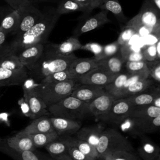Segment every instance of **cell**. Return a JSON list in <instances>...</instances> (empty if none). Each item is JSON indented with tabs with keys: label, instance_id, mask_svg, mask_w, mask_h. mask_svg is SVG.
I'll use <instances>...</instances> for the list:
<instances>
[{
	"label": "cell",
	"instance_id": "cell-25",
	"mask_svg": "<svg viewBox=\"0 0 160 160\" xmlns=\"http://www.w3.org/2000/svg\"><path fill=\"white\" fill-rule=\"evenodd\" d=\"M141 138V142L138 151L142 160H153L160 156V148L156 144L143 136Z\"/></svg>",
	"mask_w": 160,
	"mask_h": 160
},
{
	"label": "cell",
	"instance_id": "cell-59",
	"mask_svg": "<svg viewBox=\"0 0 160 160\" xmlns=\"http://www.w3.org/2000/svg\"><path fill=\"white\" fill-rule=\"evenodd\" d=\"M49 160H55V159H53V158H52V159H49Z\"/></svg>",
	"mask_w": 160,
	"mask_h": 160
},
{
	"label": "cell",
	"instance_id": "cell-53",
	"mask_svg": "<svg viewBox=\"0 0 160 160\" xmlns=\"http://www.w3.org/2000/svg\"><path fill=\"white\" fill-rule=\"evenodd\" d=\"M55 160H74L68 154H64L53 158Z\"/></svg>",
	"mask_w": 160,
	"mask_h": 160
},
{
	"label": "cell",
	"instance_id": "cell-8",
	"mask_svg": "<svg viewBox=\"0 0 160 160\" xmlns=\"http://www.w3.org/2000/svg\"><path fill=\"white\" fill-rule=\"evenodd\" d=\"M22 85L23 98L29 106L32 119H34L42 116H48L49 114L48 107L31 87L28 77L23 82Z\"/></svg>",
	"mask_w": 160,
	"mask_h": 160
},
{
	"label": "cell",
	"instance_id": "cell-26",
	"mask_svg": "<svg viewBox=\"0 0 160 160\" xmlns=\"http://www.w3.org/2000/svg\"><path fill=\"white\" fill-rule=\"evenodd\" d=\"M134 118L136 128L142 136L147 133L155 132L159 129L160 115L151 118Z\"/></svg>",
	"mask_w": 160,
	"mask_h": 160
},
{
	"label": "cell",
	"instance_id": "cell-2",
	"mask_svg": "<svg viewBox=\"0 0 160 160\" xmlns=\"http://www.w3.org/2000/svg\"><path fill=\"white\" fill-rule=\"evenodd\" d=\"M77 58L74 53L61 55L55 51L51 42H46L38 61L27 69L28 75L36 81L40 82L45 77L58 71L66 69L72 61Z\"/></svg>",
	"mask_w": 160,
	"mask_h": 160
},
{
	"label": "cell",
	"instance_id": "cell-38",
	"mask_svg": "<svg viewBox=\"0 0 160 160\" xmlns=\"http://www.w3.org/2000/svg\"><path fill=\"white\" fill-rule=\"evenodd\" d=\"M76 79L72 74H71L68 69L58 71L54 72L42 79L40 82H61L70 79Z\"/></svg>",
	"mask_w": 160,
	"mask_h": 160
},
{
	"label": "cell",
	"instance_id": "cell-17",
	"mask_svg": "<svg viewBox=\"0 0 160 160\" xmlns=\"http://www.w3.org/2000/svg\"><path fill=\"white\" fill-rule=\"evenodd\" d=\"M5 141L8 146L16 151H35L36 149L30 135L22 130L10 138H5Z\"/></svg>",
	"mask_w": 160,
	"mask_h": 160
},
{
	"label": "cell",
	"instance_id": "cell-3",
	"mask_svg": "<svg viewBox=\"0 0 160 160\" xmlns=\"http://www.w3.org/2000/svg\"><path fill=\"white\" fill-rule=\"evenodd\" d=\"M31 87L48 108L63 98L70 96L74 88L79 84L77 78L61 82H41L28 76Z\"/></svg>",
	"mask_w": 160,
	"mask_h": 160
},
{
	"label": "cell",
	"instance_id": "cell-40",
	"mask_svg": "<svg viewBox=\"0 0 160 160\" xmlns=\"http://www.w3.org/2000/svg\"><path fill=\"white\" fill-rule=\"evenodd\" d=\"M120 48L121 46L116 41L113 42L103 46V48L101 53L98 56H96V57L94 56V58L96 61H99V60L112 56L115 54H116L120 50Z\"/></svg>",
	"mask_w": 160,
	"mask_h": 160
},
{
	"label": "cell",
	"instance_id": "cell-45",
	"mask_svg": "<svg viewBox=\"0 0 160 160\" xmlns=\"http://www.w3.org/2000/svg\"><path fill=\"white\" fill-rule=\"evenodd\" d=\"M103 46L97 43V42H88L85 44H82L81 47V50H84V51H88L92 52L94 54V56H99L102 51Z\"/></svg>",
	"mask_w": 160,
	"mask_h": 160
},
{
	"label": "cell",
	"instance_id": "cell-21",
	"mask_svg": "<svg viewBox=\"0 0 160 160\" xmlns=\"http://www.w3.org/2000/svg\"><path fill=\"white\" fill-rule=\"evenodd\" d=\"M104 129V126L99 124L81 128L76 132V138L88 142L96 148Z\"/></svg>",
	"mask_w": 160,
	"mask_h": 160
},
{
	"label": "cell",
	"instance_id": "cell-19",
	"mask_svg": "<svg viewBox=\"0 0 160 160\" xmlns=\"http://www.w3.org/2000/svg\"><path fill=\"white\" fill-rule=\"evenodd\" d=\"M44 46V44H36L23 49L18 53L20 62L26 69L38 61L43 51Z\"/></svg>",
	"mask_w": 160,
	"mask_h": 160
},
{
	"label": "cell",
	"instance_id": "cell-42",
	"mask_svg": "<svg viewBox=\"0 0 160 160\" xmlns=\"http://www.w3.org/2000/svg\"><path fill=\"white\" fill-rule=\"evenodd\" d=\"M147 68L149 71V78L155 82H160V59L152 61H146Z\"/></svg>",
	"mask_w": 160,
	"mask_h": 160
},
{
	"label": "cell",
	"instance_id": "cell-37",
	"mask_svg": "<svg viewBox=\"0 0 160 160\" xmlns=\"http://www.w3.org/2000/svg\"><path fill=\"white\" fill-rule=\"evenodd\" d=\"M119 128L123 131L132 136H142L139 131L138 130L134 122V117L128 116L124 118L117 125Z\"/></svg>",
	"mask_w": 160,
	"mask_h": 160
},
{
	"label": "cell",
	"instance_id": "cell-18",
	"mask_svg": "<svg viewBox=\"0 0 160 160\" xmlns=\"http://www.w3.org/2000/svg\"><path fill=\"white\" fill-rule=\"evenodd\" d=\"M0 67L10 69L19 70L26 68L20 62L18 54L8 44L0 51Z\"/></svg>",
	"mask_w": 160,
	"mask_h": 160
},
{
	"label": "cell",
	"instance_id": "cell-50",
	"mask_svg": "<svg viewBox=\"0 0 160 160\" xmlns=\"http://www.w3.org/2000/svg\"><path fill=\"white\" fill-rule=\"evenodd\" d=\"M19 104L20 106V108H21V110L22 114L25 116L32 119V114H31L29 106L24 98H22L19 101Z\"/></svg>",
	"mask_w": 160,
	"mask_h": 160
},
{
	"label": "cell",
	"instance_id": "cell-47",
	"mask_svg": "<svg viewBox=\"0 0 160 160\" xmlns=\"http://www.w3.org/2000/svg\"><path fill=\"white\" fill-rule=\"evenodd\" d=\"M67 154L74 160H92L72 146L69 148Z\"/></svg>",
	"mask_w": 160,
	"mask_h": 160
},
{
	"label": "cell",
	"instance_id": "cell-57",
	"mask_svg": "<svg viewBox=\"0 0 160 160\" xmlns=\"http://www.w3.org/2000/svg\"><path fill=\"white\" fill-rule=\"evenodd\" d=\"M153 160H160V156H158L156 158H155V159H153Z\"/></svg>",
	"mask_w": 160,
	"mask_h": 160
},
{
	"label": "cell",
	"instance_id": "cell-29",
	"mask_svg": "<svg viewBox=\"0 0 160 160\" xmlns=\"http://www.w3.org/2000/svg\"><path fill=\"white\" fill-rule=\"evenodd\" d=\"M102 4L99 6L101 10H106L111 12L120 24H124L128 19L124 15L122 7L118 0H101Z\"/></svg>",
	"mask_w": 160,
	"mask_h": 160
},
{
	"label": "cell",
	"instance_id": "cell-10",
	"mask_svg": "<svg viewBox=\"0 0 160 160\" xmlns=\"http://www.w3.org/2000/svg\"><path fill=\"white\" fill-rule=\"evenodd\" d=\"M108 11L101 10L97 14L89 17L82 21L73 30L72 35L78 38L84 33L94 30L102 25L110 22L111 20L108 18Z\"/></svg>",
	"mask_w": 160,
	"mask_h": 160
},
{
	"label": "cell",
	"instance_id": "cell-56",
	"mask_svg": "<svg viewBox=\"0 0 160 160\" xmlns=\"http://www.w3.org/2000/svg\"><path fill=\"white\" fill-rule=\"evenodd\" d=\"M39 2H58L60 0H36Z\"/></svg>",
	"mask_w": 160,
	"mask_h": 160
},
{
	"label": "cell",
	"instance_id": "cell-28",
	"mask_svg": "<svg viewBox=\"0 0 160 160\" xmlns=\"http://www.w3.org/2000/svg\"><path fill=\"white\" fill-rule=\"evenodd\" d=\"M51 44L56 52L61 55H69L74 51L79 50L82 46L78 38L71 36L59 44L51 42Z\"/></svg>",
	"mask_w": 160,
	"mask_h": 160
},
{
	"label": "cell",
	"instance_id": "cell-14",
	"mask_svg": "<svg viewBox=\"0 0 160 160\" xmlns=\"http://www.w3.org/2000/svg\"><path fill=\"white\" fill-rule=\"evenodd\" d=\"M50 119L54 131L59 136L76 134L81 126L80 122L76 120L55 116L51 117Z\"/></svg>",
	"mask_w": 160,
	"mask_h": 160
},
{
	"label": "cell",
	"instance_id": "cell-58",
	"mask_svg": "<svg viewBox=\"0 0 160 160\" xmlns=\"http://www.w3.org/2000/svg\"><path fill=\"white\" fill-rule=\"evenodd\" d=\"M2 138H0V142H1V141H2Z\"/></svg>",
	"mask_w": 160,
	"mask_h": 160
},
{
	"label": "cell",
	"instance_id": "cell-27",
	"mask_svg": "<svg viewBox=\"0 0 160 160\" xmlns=\"http://www.w3.org/2000/svg\"><path fill=\"white\" fill-rule=\"evenodd\" d=\"M19 9H12L2 19L0 23V30L7 35L9 34L14 35L19 24Z\"/></svg>",
	"mask_w": 160,
	"mask_h": 160
},
{
	"label": "cell",
	"instance_id": "cell-46",
	"mask_svg": "<svg viewBox=\"0 0 160 160\" xmlns=\"http://www.w3.org/2000/svg\"><path fill=\"white\" fill-rule=\"evenodd\" d=\"M81 6L84 7L89 13L95 8H99L102 4L101 0H75Z\"/></svg>",
	"mask_w": 160,
	"mask_h": 160
},
{
	"label": "cell",
	"instance_id": "cell-24",
	"mask_svg": "<svg viewBox=\"0 0 160 160\" xmlns=\"http://www.w3.org/2000/svg\"><path fill=\"white\" fill-rule=\"evenodd\" d=\"M34 151H16L7 145L5 139H2L0 142V152L8 155L14 160H41Z\"/></svg>",
	"mask_w": 160,
	"mask_h": 160
},
{
	"label": "cell",
	"instance_id": "cell-15",
	"mask_svg": "<svg viewBox=\"0 0 160 160\" xmlns=\"http://www.w3.org/2000/svg\"><path fill=\"white\" fill-rule=\"evenodd\" d=\"M116 98L112 94L105 92L89 103V112L96 118L106 113L111 108Z\"/></svg>",
	"mask_w": 160,
	"mask_h": 160
},
{
	"label": "cell",
	"instance_id": "cell-39",
	"mask_svg": "<svg viewBox=\"0 0 160 160\" xmlns=\"http://www.w3.org/2000/svg\"><path fill=\"white\" fill-rule=\"evenodd\" d=\"M103 160H139L138 157L131 151H119L105 155Z\"/></svg>",
	"mask_w": 160,
	"mask_h": 160
},
{
	"label": "cell",
	"instance_id": "cell-4",
	"mask_svg": "<svg viewBox=\"0 0 160 160\" xmlns=\"http://www.w3.org/2000/svg\"><path fill=\"white\" fill-rule=\"evenodd\" d=\"M140 35L160 34V11L149 0H144L139 12L125 23Z\"/></svg>",
	"mask_w": 160,
	"mask_h": 160
},
{
	"label": "cell",
	"instance_id": "cell-30",
	"mask_svg": "<svg viewBox=\"0 0 160 160\" xmlns=\"http://www.w3.org/2000/svg\"><path fill=\"white\" fill-rule=\"evenodd\" d=\"M70 146L71 144L65 136V137L61 138L60 139L58 138L51 142L45 146V148L53 158L61 154H67Z\"/></svg>",
	"mask_w": 160,
	"mask_h": 160
},
{
	"label": "cell",
	"instance_id": "cell-16",
	"mask_svg": "<svg viewBox=\"0 0 160 160\" xmlns=\"http://www.w3.org/2000/svg\"><path fill=\"white\" fill-rule=\"evenodd\" d=\"M97 66V61L94 57L86 58H76L72 61L67 69L71 74L78 78Z\"/></svg>",
	"mask_w": 160,
	"mask_h": 160
},
{
	"label": "cell",
	"instance_id": "cell-13",
	"mask_svg": "<svg viewBox=\"0 0 160 160\" xmlns=\"http://www.w3.org/2000/svg\"><path fill=\"white\" fill-rule=\"evenodd\" d=\"M28 76L26 68L10 70L0 67V87L22 85Z\"/></svg>",
	"mask_w": 160,
	"mask_h": 160
},
{
	"label": "cell",
	"instance_id": "cell-7",
	"mask_svg": "<svg viewBox=\"0 0 160 160\" xmlns=\"http://www.w3.org/2000/svg\"><path fill=\"white\" fill-rule=\"evenodd\" d=\"M133 106L126 98H117L109 109L97 118L102 121L117 125L124 118L128 117Z\"/></svg>",
	"mask_w": 160,
	"mask_h": 160
},
{
	"label": "cell",
	"instance_id": "cell-43",
	"mask_svg": "<svg viewBox=\"0 0 160 160\" xmlns=\"http://www.w3.org/2000/svg\"><path fill=\"white\" fill-rule=\"evenodd\" d=\"M136 34V31L131 27L125 26L120 32L116 41L120 46H124L130 41L132 36Z\"/></svg>",
	"mask_w": 160,
	"mask_h": 160
},
{
	"label": "cell",
	"instance_id": "cell-51",
	"mask_svg": "<svg viewBox=\"0 0 160 160\" xmlns=\"http://www.w3.org/2000/svg\"><path fill=\"white\" fill-rule=\"evenodd\" d=\"M6 38H7V34L0 30V51L6 45Z\"/></svg>",
	"mask_w": 160,
	"mask_h": 160
},
{
	"label": "cell",
	"instance_id": "cell-33",
	"mask_svg": "<svg viewBox=\"0 0 160 160\" xmlns=\"http://www.w3.org/2000/svg\"><path fill=\"white\" fill-rule=\"evenodd\" d=\"M129 76L130 74L127 71H121L115 76L111 83L104 87L106 91L114 96L116 99L118 98L123 85Z\"/></svg>",
	"mask_w": 160,
	"mask_h": 160
},
{
	"label": "cell",
	"instance_id": "cell-12",
	"mask_svg": "<svg viewBox=\"0 0 160 160\" xmlns=\"http://www.w3.org/2000/svg\"><path fill=\"white\" fill-rule=\"evenodd\" d=\"M105 92L106 90L103 86L79 83L74 88L71 96L80 101L89 103Z\"/></svg>",
	"mask_w": 160,
	"mask_h": 160
},
{
	"label": "cell",
	"instance_id": "cell-22",
	"mask_svg": "<svg viewBox=\"0 0 160 160\" xmlns=\"http://www.w3.org/2000/svg\"><path fill=\"white\" fill-rule=\"evenodd\" d=\"M159 92H160L159 87L153 84L146 90L129 96L126 98L133 106L151 104L154 96Z\"/></svg>",
	"mask_w": 160,
	"mask_h": 160
},
{
	"label": "cell",
	"instance_id": "cell-6",
	"mask_svg": "<svg viewBox=\"0 0 160 160\" xmlns=\"http://www.w3.org/2000/svg\"><path fill=\"white\" fill-rule=\"evenodd\" d=\"M49 114L55 117H61L78 121L83 119L89 112V103L68 96L48 108Z\"/></svg>",
	"mask_w": 160,
	"mask_h": 160
},
{
	"label": "cell",
	"instance_id": "cell-20",
	"mask_svg": "<svg viewBox=\"0 0 160 160\" xmlns=\"http://www.w3.org/2000/svg\"><path fill=\"white\" fill-rule=\"evenodd\" d=\"M98 66L108 72L117 75L122 71V67L125 64L120 50L114 55L97 61Z\"/></svg>",
	"mask_w": 160,
	"mask_h": 160
},
{
	"label": "cell",
	"instance_id": "cell-23",
	"mask_svg": "<svg viewBox=\"0 0 160 160\" xmlns=\"http://www.w3.org/2000/svg\"><path fill=\"white\" fill-rule=\"evenodd\" d=\"M22 131L29 134L55 131L48 116H42L34 119Z\"/></svg>",
	"mask_w": 160,
	"mask_h": 160
},
{
	"label": "cell",
	"instance_id": "cell-5",
	"mask_svg": "<svg viewBox=\"0 0 160 160\" xmlns=\"http://www.w3.org/2000/svg\"><path fill=\"white\" fill-rule=\"evenodd\" d=\"M98 153V158H102L109 153L119 151H128L132 152L134 151L131 143L120 132L113 129H104L96 146Z\"/></svg>",
	"mask_w": 160,
	"mask_h": 160
},
{
	"label": "cell",
	"instance_id": "cell-11",
	"mask_svg": "<svg viewBox=\"0 0 160 160\" xmlns=\"http://www.w3.org/2000/svg\"><path fill=\"white\" fill-rule=\"evenodd\" d=\"M116 75L111 74L97 66L87 73L78 77V82L82 84L103 86L111 83Z\"/></svg>",
	"mask_w": 160,
	"mask_h": 160
},
{
	"label": "cell",
	"instance_id": "cell-9",
	"mask_svg": "<svg viewBox=\"0 0 160 160\" xmlns=\"http://www.w3.org/2000/svg\"><path fill=\"white\" fill-rule=\"evenodd\" d=\"M20 12L19 21L14 35H19L34 26L42 15V11L33 6L31 2L19 9Z\"/></svg>",
	"mask_w": 160,
	"mask_h": 160
},
{
	"label": "cell",
	"instance_id": "cell-54",
	"mask_svg": "<svg viewBox=\"0 0 160 160\" xmlns=\"http://www.w3.org/2000/svg\"><path fill=\"white\" fill-rule=\"evenodd\" d=\"M156 52H157V56L158 59H160V41L158 40L156 43Z\"/></svg>",
	"mask_w": 160,
	"mask_h": 160
},
{
	"label": "cell",
	"instance_id": "cell-35",
	"mask_svg": "<svg viewBox=\"0 0 160 160\" xmlns=\"http://www.w3.org/2000/svg\"><path fill=\"white\" fill-rule=\"evenodd\" d=\"M154 82H155L149 78L145 79H142V80L136 81L132 84H131L130 86H129L121 93L119 98H127L129 96L141 92L146 90L147 88H148L154 84Z\"/></svg>",
	"mask_w": 160,
	"mask_h": 160
},
{
	"label": "cell",
	"instance_id": "cell-41",
	"mask_svg": "<svg viewBox=\"0 0 160 160\" xmlns=\"http://www.w3.org/2000/svg\"><path fill=\"white\" fill-rule=\"evenodd\" d=\"M126 71L129 74H136L148 70L145 60L138 61H126L125 62Z\"/></svg>",
	"mask_w": 160,
	"mask_h": 160
},
{
	"label": "cell",
	"instance_id": "cell-44",
	"mask_svg": "<svg viewBox=\"0 0 160 160\" xmlns=\"http://www.w3.org/2000/svg\"><path fill=\"white\" fill-rule=\"evenodd\" d=\"M143 54L144 59L146 61H152L155 60H159L157 56L156 49L155 44L146 46L141 50Z\"/></svg>",
	"mask_w": 160,
	"mask_h": 160
},
{
	"label": "cell",
	"instance_id": "cell-32",
	"mask_svg": "<svg viewBox=\"0 0 160 160\" xmlns=\"http://www.w3.org/2000/svg\"><path fill=\"white\" fill-rule=\"evenodd\" d=\"M56 12L60 16L69 12L81 11L88 14V10L75 0H60L57 2Z\"/></svg>",
	"mask_w": 160,
	"mask_h": 160
},
{
	"label": "cell",
	"instance_id": "cell-48",
	"mask_svg": "<svg viewBox=\"0 0 160 160\" xmlns=\"http://www.w3.org/2000/svg\"><path fill=\"white\" fill-rule=\"evenodd\" d=\"M122 58L124 60L125 62L126 61H138L144 60L143 54H142L141 51L129 52V53L127 54L126 55L122 57Z\"/></svg>",
	"mask_w": 160,
	"mask_h": 160
},
{
	"label": "cell",
	"instance_id": "cell-49",
	"mask_svg": "<svg viewBox=\"0 0 160 160\" xmlns=\"http://www.w3.org/2000/svg\"><path fill=\"white\" fill-rule=\"evenodd\" d=\"M9 6H10L12 9H19L24 6L31 3V0H3Z\"/></svg>",
	"mask_w": 160,
	"mask_h": 160
},
{
	"label": "cell",
	"instance_id": "cell-34",
	"mask_svg": "<svg viewBox=\"0 0 160 160\" xmlns=\"http://www.w3.org/2000/svg\"><path fill=\"white\" fill-rule=\"evenodd\" d=\"M66 136L67 137L71 146L76 147L81 152L92 160H96L98 158V153L95 147L84 141L78 139L77 138H71L69 136Z\"/></svg>",
	"mask_w": 160,
	"mask_h": 160
},
{
	"label": "cell",
	"instance_id": "cell-52",
	"mask_svg": "<svg viewBox=\"0 0 160 160\" xmlns=\"http://www.w3.org/2000/svg\"><path fill=\"white\" fill-rule=\"evenodd\" d=\"M152 106L160 108V92L158 93L154 98L151 104Z\"/></svg>",
	"mask_w": 160,
	"mask_h": 160
},
{
	"label": "cell",
	"instance_id": "cell-1",
	"mask_svg": "<svg viewBox=\"0 0 160 160\" xmlns=\"http://www.w3.org/2000/svg\"><path fill=\"white\" fill-rule=\"evenodd\" d=\"M59 17L56 12V8H44L38 21L26 32L14 36V38L8 44L17 54L31 46L36 44H45Z\"/></svg>",
	"mask_w": 160,
	"mask_h": 160
},
{
	"label": "cell",
	"instance_id": "cell-55",
	"mask_svg": "<svg viewBox=\"0 0 160 160\" xmlns=\"http://www.w3.org/2000/svg\"><path fill=\"white\" fill-rule=\"evenodd\" d=\"M151 3L153 4V5L160 11V0H149Z\"/></svg>",
	"mask_w": 160,
	"mask_h": 160
},
{
	"label": "cell",
	"instance_id": "cell-31",
	"mask_svg": "<svg viewBox=\"0 0 160 160\" xmlns=\"http://www.w3.org/2000/svg\"><path fill=\"white\" fill-rule=\"evenodd\" d=\"M160 115V108L152 104L133 106L128 116L139 118H151Z\"/></svg>",
	"mask_w": 160,
	"mask_h": 160
},
{
	"label": "cell",
	"instance_id": "cell-36",
	"mask_svg": "<svg viewBox=\"0 0 160 160\" xmlns=\"http://www.w3.org/2000/svg\"><path fill=\"white\" fill-rule=\"evenodd\" d=\"M29 135L36 148L45 147L47 144L58 139L59 136L56 131L37 133Z\"/></svg>",
	"mask_w": 160,
	"mask_h": 160
}]
</instances>
